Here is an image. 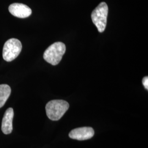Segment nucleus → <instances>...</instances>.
Masks as SVG:
<instances>
[{
	"mask_svg": "<svg viewBox=\"0 0 148 148\" xmlns=\"http://www.w3.org/2000/svg\"><path fill=\"white\" fill-rule=\"evenodd\" d=\"M69 103L63 100L49 101L46 106V111L48 117L52 121L60 120L68 110Z\"/></svg>",
	"mask_w": 148,
	"mask_h": 148,
	"instance_id": "nucleus-1",
	"label": "nucleus"
},
{
	"mask_svg": "<svg viewBox=\"0 0 148 148\" xmlns=\"http://www.w3.org/2000/svg\"><path fill=\"white\" fill-rule=\"evenodd\" d=\"M65 51L64 43L61 42L54 43L45 51L43 58L48 63L56 65L61 61Z\"/></svg>",
	"mask_w": 148,
	"mask_h": 148,
	"instance_id": "nucleus-2",
	"label": "nucleus"
},
{
	"mask_svg": "<svg viewBox=\"0 0 148 148\" xmlns=\"http://www.w3.org/2000/svg\"><path fill=\"white\" fill-rule=\"evenodd\" d=\"M108 13V7L104 2H101L92 13V20L99 32H103L106 29Z\"/></svg>",
	"mask_w": 148,
	"mask_h": 148,
	"instance_id": "nucleus-3",
	"label": "nucleus"
},
{
	"mask_svg": "<svg viewBox=\"0 0 148 148\" xmlns=\"http://www.w3.org/2000/svg\"><path fill=\"white\" fill-rule=\"evenodd\" d=\"M21 42L16 38H11L5 42L3 48V58L7 62H11L21 52Z\"/></svg>",
	"mask_w": 148,
	"mask_h": 148,
	"instance_id": "nucleus-4",
	"label": "nucleus"
},
{
	"mask_svg": "<svg viewBox=\"0 0 148 148\" xmlns=\"http://www.w3.org/2000/svg\"><path fill=\"white\" fill-rule=\"evenodd\" d=\"M95 134L94 130L90 127H79L74 129L69 133V137L78 140L90 139Z\"/></svg>",
	"mask_w": 148,
	"mask_h": 148,
	"instance_id": "nucleus-5",
	"label": "nucleus"
},
{
	"mask_svg": "<svg viewBox=\"0 0 148 148\" xmlns=\"http://www.w3.org/2000/svg\"><path fill=\"white\" fill-rule=\"evenodd\" d=\"M8 10L11 14L19 18H25L32 13V10L27 5L23 3H13L9 6Z\"/></svg>",
	"mask_w": 148,
	"mask_h": 148,
	"instance_id": "nucleus-6",
	"label": "nucleus"
},
{
	"mask_svg": "<svg viewBox=\"0 0 148 148\" xmlns=\"http://www.w3.org/2000/svg\"><path fill=\"white\" fill-rule=\"evenodd\" d=\"M14 111L12 108L7 109L2 119L1 130L5 134H11L13 131V119Z\"/></svg>",
	"mask_w": 148,
	"mask_h": 148,
	"instance_id": "nucleus-7",
	"label": "nucleus"
},
{
	"mask_svg": "<svg viewBox=\"0 0 148 148\" xmlns=\"http://www.w3.org/2000/svg\"><path fill=\"white\" fill-rule=\"evenodd\" d=\"M11 93V87L8 85H0V108L5 105Z\"/></svg>",
	"mask_w": 148,
	"mask_h": 148,
	"instance_id": "nucleus-8",
	"label": "nucleus"
},
{
	"mask_svg": "<svg viewBox=\"0 0 148 148\" xmlns=\"http://www.w3.org/2000/svg\"><path fill=\"white\" fill-rule=\"evenodd\" d=\"M142 83H143V85L145 88L146 90H148V76H145L142 79Z\"/></svg>",
	"mask_w": 148,
	"mask_h": 148,
	"instance_id": "nucleus-9",
	"label": "nucleus"
}]
</instances>
